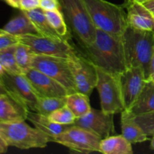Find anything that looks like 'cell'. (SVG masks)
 Instances as JSON below:
<instances>
[{"mask_svg": "<svg viewBox=\"0 0 154 154\" xmlns=\"http://www.w3.org/2000/svg\"><path fill=\"white\" fill-rule=\"evenodd\" d=\"M84 49L87 58L109 73L119 76L128 68L123 39L99 29L96 28L94 42Z\"/></svg>", "mask_w": 154, "mask_h": 154, "instance_id": "1", "label": "cell"}, {"mask_svg": "<svg viewBox=\"0 0 154 154\" xmlns=\"http://www.w3.org/2000/svg\"><path fill=\"white\" fill-rule=\"evenodd\" d=\"M92 21L102 31L123 39L129 26L124 6L114 4L106 0H84Z\"/></svg>", "mask_w": 154, "mask_h": 154, "instance_id": "2", "label": "cell"}, {"mask_svg": "<svg viewBox=\"0 0 154 154\" xmlns=\"http://www.w3.org/2000/svg\"><path fill=\"white\" fill-rule=\"evenodd\" d=\"M59 2L60 10L72 35L83 48L91 45L96 38V28L84 0H59Z\"/></svg>", "mask_w": 154, "mask_h": 154, "instance_id": "3", "label": "cell"}, {"mask_svg": "<svg viewBox=\"0 0 154 154\" xmlns=\"http://www.w3.org/2000/svg\"><path fill=\"white\" fill-rule=\"evenodd\" d=\"M123 42L128 67H141L147 79L154 54V31L137 29L129 25L123 34Z\"/></svg>", "mask_w": 154, "mask_h": 154, "instance_id": "4", "label": "cell"}, {"mask_svg": "<svg viewBox=\"0 0 154 154\" xmlns=\"http://www.w3.org/2000/svg\"><path fill=\"white\" fill-rule=\"evenodd\" d=\"M0 135L8 146L20 150L44 148L51 142V138L24 121L2 123L0 122Z\"/></svg>", "mask_w": 154, "mask_h": 154, "instance_id": "5", "label": "cell"}, {"mask_svg": "<svg viewBox=\"0 0 154 154\" xmlns=\"http://www.w3.org/2000/svg\"><path fill=\"white\" fill-rule=\"evenodd\" d=\"M32 67L43 72L60 83L66 88L69 94L78 92L68 59L34 54Z\"/></svg>", "mask_w": 154, "mask_h": 154, "instance_id": "6", "label": "cell"}, {"mask_svg": "<svg viewBox=\"0 0 154 154\" xmlns=\"http://www.w3.org/2000/svg\"><path fill=\"white\" fill-rule=\"evenodd\" d=\"M98 80L96 87L100 98L101 109L108 114H119L124 111L119 76L96 67Z\"/></svg>", "mask_w": 154, "mask_h": 154, "instance_id": "7", "label": "cell"}, {"mask_svg": "<svg viewBox=\"0 0 154 154\" xmlns=\"http://www.w3.org/2000/svg\"><path fill=\"white\" fill-rule=\"evenodd\" d=\"M17 37L19 43L26 45L35 54L69 59L78 52L66 39L54 38L39 34L22 35Z\"/></svg>", "mask_w": 154, "mask_h": 154, "instance_id": "8", "label": "cell"}, {"mask_svg": "<svg viewBox=\"0 0 154 154\" xmlns=\"http://www.w3.org/2000/svg\"><path fill=\"white\" fill-rule=\"evenodd\" d=\"M101 141L93 132L74 124L52 139V142L62 144L71 151L82 153L99 152Z\"/></svg>", "mask_w": 154, "mask_h": 154, "instance_id": "9", "label": "cell"}, {"mask_svg": "<svg viewBox=\"0 0 154 154\" xmlns=\"http://www.w3.org/2000/svg\"><path fill=\"white\" fill-rule=\"evenodd\" d=\"M68 60L77 90L90 96L97 84L98 74L96 66L78 52Z\"/></svg>", "mask_w": 154, "mask_h": 154, "instance_id": "10", "label": "cell"}, {"mask_svg": "<svg viewBox=\"0 0 154 154\" xmlns=\"http://www.w3.org/2000/svg\"><path fill=\"white\" fill-rule=\"evenodd\" d=\"M0 78L9 95L22 102L30 111H35L40 96L24 74L12 75L5 72Z\"/></svg>", "mask_w": 154, "mask_h": 154, "instance_id": "11", "label": "cell"}, {"mask_svg": "<svg viewBox=\"0 0 154 154\" xmlns=\"http://www.w3.org/2000/svg\"><path fill=\"white\" fill-rule=\"evenodd\" d=\"M124 109L129 111L141 93L147 78L144 69L140 66L128 67L119 75Z\"/></svg>", "mask_w": 154, "mask_h": 154, "instance_id": "12", "label": "cell"}, {"mask_svg": "<svg viewBox=\"0 0 154 154\" xmlns=\"http://www.w3.org/2000/svg\"><path fill=\"white\" fill-rule=\"evenodd\" d=\"M114 116L101 110L92 108L85 116L76 118L74 125L84 128L100 137L102 139L115 133Z\"/></svg>", "mask_w": 154, "mask_h": 154, "instance_id": "13", "label": "cell"}, {"mask_svg": "<svg viewBox=\"0 0 154 154\" xmlns=\"http://www.w3.org/2000/svg\"><path fill=\"white\" fill-rule=\"evenodd\" d=\"M40 97H66L69 93L63 85L48 75L31 67L24 72Z\"/></svg>", "mask_w": 154, "mask_h": 154, "instance_id": "14", "label": "cell"}, {"mask_svg": "<svg viewBox=\"0 0 154 154\" xmlns=\"http://www.w3.org/2000/svg\"><path fill=\"white\" fill-rule=\"evenodd\" d=\"M127 10L128 24L133 28L144 31H154V19L141 3L134 0H125L123 5Z\"/></svg>", "mask_w": 154, "mask_h": 154, "instance_id": "15", "label": "cell"}, {"mask_svg": "<svg viewBox=\"0 0 154 154\" xmlns=\"http://www.w3.org/2000/svg\"><path fill=\"white\" fill-rule=\"evenodd\" d=\"M30 110L9 94L0 95V122L24 121Z\"/></svg>", "mask_w": 154, "mask_h": 154, "instance_id": "16", "label": "cell"}, {"mask_svg": "<svg viewBox=\"0 0 154 154\" xmlns=\"http://www.w3.org/2000/svg\"><path fill=\"white\" fill-rule=\"evenodd\" d=\"M27 120L32 124H33L34 127L48 135L51 138V142H52L53 138L61 134L64 131L67 130L71 126H72V125L58 124V123L51 121L48 116L32 111L28 112Z\"/></svg>", "mask_w": 154, "mask_h": 154, "instance_id": "17", "label": "cell"}, {"mask_svg": "<svg viewBox=\"0 0 154 154\" xmlns=\"http://www.w3.org/2000/svg\"><path fill=\"white\" fill-rule=\"evenodd\" d=\"M121 130L122 135L132 144L142 143L149 140L141 127L134 121L132 114L129 111H123L121 112Z\"/></svg>", "mask_w": 154, "mask_h": 154, "instance_id": "18", "label": "cell"}, {"mask_svg": "<svg viewBox=\"0 0 154 154\" xmlns=\"http://www.w3.org/2000/svg\"><path fill=\"white\" fill-rule=\"evenodd\" d=\"M129 112L133 115L154 112V81L147 80Z\"/></svg>", "mask_w": 154, "mask_h": 154, "instance_id": "19", "label": "cell"}, {"mask_svg": "<svg viewBox=\"0 0 154 154\" xmlns=\"http://www.w3.org/2000/svg\"><path fill=\"white\" fill-rule=\"evenodd\" d=\"M99 153L104 154H132V144L123 135H111L102 139Z\"/></svg>", "mask_w": 154, "mask_h": 154, "instance_id": "20", "label": "cell"}, {"mask_svg": "<svg viewBox=\"0 0 154 154\" xmlns=\"http://www.w3.org/2000/svg\"><path fill=\"white\" fill-rule=\"evenodd\" d=\"M2 29L5 32L16 36L38 34L37 30L32 21L23 11H21L19 14L10 20Z\"/></svg>", "mask_w": 154, "mask_h": 154, "instance_id": "21", "label": "cell"}, {"mask_svg": "<svg viewBox=\"0 0 154 154\" xmlns=\"http://www.w3.org/2000/svg\"><path fill=\"white\" fill-rule=\"evenodd\" d=\"M24 12L33 23L35 28L37 30L38 34L54 38L64 39L51 26L45 16V11L42 10L41 8Z\"/></svg>", "mask_w": 154, "mask_h": 154, "instance_id": "22", "label": "cell"}, {"mask_svg": "<svg viewBox=\"0 0 154 154\" xmlns=\"http://www.w3.org/2000/svg\"><path fill=\"white\" fill-rule=\"evenodd\" d=\"M66 105L71 110L76 118L85 116L91 111L89 96L80 92L68 94Z\"/></svg>", "mask_w": 154, "mask_h": 154, "instance_id": "23", "label": "cell"}, {"mask_svg": "<svg viewBox=\"0 0 154 154\" xmlns=\"http://www.w3.org/2000/svg\"><path fill=\"white\" fill-rule=\"evenodd\" d=\"M45 16L54 29L63 38L69 40L71 38V32L66 22L64 16L60 9L45 11Z\"/></svg>", "mask_w": 154, "mask_h": 154, "instance_id": "24", "label": "cell"}, {"mask_svg": "<svg viewBox=\"0 0 154 154\" xmlns=\"http://www.w3.org/2000/svg\"><path fill=\"white\" fill-rule=\"evenodd\" d=\"M66 97H40L35 112L48 117L54 111L66 105Z\"/></svg>", "mask_w": 154, "mask_h": 154, "instance_id": "25", "label": "cell"}, {"mask_svg": "<svg viewBox=\"0 0 154 154\" xmlns=\"http://www.w3.org/2000/svg\"><path fill=\"white\" fill-rule=\"evenodd\" d=\"M17 45H12L9 48L0 51V64L4 67L6 72L12 75L23 74L17 64L15 58V50Z\"/></svg>", "mask_w": 154, "mask_h": 154, "instance_id": "26", "label": "cell"}, {"mask_svg": "<svg viewBox=\"0 0 154 154\" xmlns=\"http://www.w3.org/2000/svg\"><path fill=\"white\" fill-rule=\"evenodd\" d=\"M33 54H34L26 45L22 43H18L16 45L15 58H16L17 64L23 74H24L26 71L32 67Z\"/></svg>", "mask_w": 154, "mask_h": 154, "instance_id": "27", "label": "cell"}, {"mask_svg": "<svg viewBox=\"0 0 154 154\" xmlns=\"http://www.w3.org/2000/svg\"><path fill=\"white\" fill-rule=\"evenodd\" d=\"M52 122L61 125H73L76 117L66 105L56 110L48 116Z\"/></svg>", "mask_w": 154, "mask_h": 154, "instance_id": "28", "label": "cell"}, {"mask_svg": "<svg viewBox=\"0 0 154 154\" xmlns=\"http://www.w3.org/2000/svg\"><path fill=\"white\" fill-rule=\"evenodd\" d=\"M133 120L142 129L147 136L154 135V112L133 115Z\"/></svg>", "mask_w": 154, "mask_h": 154, "instance_id": "29", "label": "cell"}, {"mask_svg": "<svg viewBox=\"0 0 154 154\" xmlns=\"http://www.w3.org/2000/svg\"><path fill=\"white\" fill-rule=\"evenodd\" d=\"M18 43L19 42L16 35H13L5 32L0 33V51Z\"/></svg>", "mask_w": 154, "mask_h": 154, "instance_id": "30", "label": "cell"}, {"mask_svg": "<svg viewBox=\"0 0 154 154\" xmlns=\"http://www.w3.org/2000/svg\"><path fill=\"white\" fill-rule=\"evenodd\" d=\"M39 3H40V8L45 11L60 9L59 0H39Z\"/></svg>", "mask_w": 154, "mask_h": 154, "instance_id": "31", "label": "cell"}, {"mask_svg": "<svg viewBox=\"0 0 154 154\" xmlns=\"http://www.w3.org/2000/svg\"><path fill=\"white\" fill-rule=\"evenodd\" d=\"M38 8H40L39 0H21L20 4V9L23 11L34 10Z\"/></svg>", "mask_w": 154, "mask_h": 154, "instance_id": "32", "label": "cell"}, {"mask_svg": "<svg viewBox=\"0 0 154 154\" xmlns=\"http://www.w3.org/2000/svg\"><path fill=\"white\" fill-rule=\"evenodd\" d=\"M147 80H151L154 81V54L152 57L151 62H150V69H149V75Z\"/></svg>", "mask_w": 154, "mask_h": 154, "instance_id": "33", "label": "cell"}, {"mask_svg": "<svg viewBox=\"0 0 154 154\" xmlns=\"http://www.w3.org/2000/svg\"><path fill=\"white\" fill-rule=\"evenodd\" d=\"M141 5L149 11L154 10V0H145L144 2L141 3Z\"/></svg>", "mask_w": 154, "mask_h": 154, "instance_id": "34", "label": "cell"}, {"mask_svg": "<svg viewBox=\"0 0 154 154\" xmlns=\"http://www.w3.org/2000/svg\"><path fill=\"white\" fill-rule=\"evenodd\" d=\"M9 146L8 145L7 143L5 142L2 137L0 135V153H5L7 152L8 148Z\"/></svg>", "mask_w": 154, "mask_h": 154, "instance_id": "35", "label": "cell"}, {"mask_svg": "<svg viewBox=\"0 0 154 154\" xmlns=\"http://www.w3.org/2000/svg\"><path fill=\"white\" fill-rule=\"evenodd\" d=\"M3 1L5 2L7 4H8L11 7L20 9V4L21 0H3Z\"/></svg>", "mask_w": 154, "mask_h": 154, "instance_id": "36", "label": "cell"}, {"mask_svg": "<svg viewBox=\"0 0 154 154\" xmlns=\"http://www.w3.org/2000/svg\"><path fill=\"white\" fill-rule=\"evenodd\" d=\"M2 94H9V93H8V90L6 89L5 86L4 84H3L1 78H0V95H2Z\"/></svg>", "mask_w": 154, "mask_h": 154, "instance_id": "37", "label": "cell"}, {"mask_svg": "<svg viewBox=\"0 0 154 154\" xmlns=\"http://www.w3.org/2000/svg\"><path fill=\"white\" fill-rule=\"evenodd\" d=\"M5 72H5V70L4 67H3V66L0 64V77H1L3 74H5Z\"/></svg>", "mask_w": 154, "mask_h": 154, "instance_id": "38", "label": "cell"}, {"mask_svg": "<svg viewBox=\"0 0 154 154\" xmlns=\"http://www.w3.org/2000/svg\"><path fill=\"white\" fill-rule=\"evenodd\" d=\"M150 147H151L152 150H154V135L152 136L151 142H150Z\"/></svg>", "mask_w": 154, "mask_h": 154, "instance_id": "39", "label": "cell"}, {"mask_svg": "<svg viewBox=\"0 0 154 154\" xmlns=\"http://www.w3.org/2000/svg\"><path fill=\"white\" fill-rule=\"evenodd\" d=\"M134 1L138 2H139V3H142V2H144L145 1V0H134Z\"/></svg>", "mask_w": 154, "mask_h": 154, "instance_id": "40", "label": "cell"}, {"mask_svg": "<svg viewBox=\"0 0 154 154\" xmlns=\"http://www.w3.org/2000/svg\"><path fill=\"white\" fill-rule=\"evenodd\" d=\"M150 14H151L152 17H153V19H154V10L153 11H150Z\"/></svg>", "mask_w": 154, "mask_h": 154, "instance_id": "41", "label": "cell"}, {"mask_svg": "<svg viewBox=\"0 0 154 154\" xmlns=\"http://www.w3.org/2000/svg\"><path fill=\"white\" fill-rule=\"evenodd\" d=\"M4 30H3V29H0V33H2V32H4Z\"/></svg>", "mask_w": 154, "mask_h": 154, "instance_id": "42", "label": "cell"}]
</instances>
